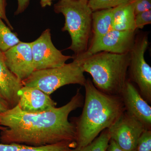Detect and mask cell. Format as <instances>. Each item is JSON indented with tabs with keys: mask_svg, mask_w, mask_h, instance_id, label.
Returning <instances> with one entry per match:
<instances>
[{
	"mask_svg": "<svg viewBox=\"0 0 151 151\" xmlns=\"http://www.w3.org/2000/svg\"><path fill=\"white\" fill-rule=\"evenodd\" d=\"M83 104L84 97L78 89L67 104L42 113H26L17 105L0 113V125L5 127L1 131L0 141L2 144L31 147L63 142L76 143L75 126L68 121V116Z\"/></svg>",
	"mask_w": 151,
	"mask_h": 151,
	"instance_id": "obj_1",
	"label": "cell"
},
{
	"mask_svg": "<svg viewBox=\"0 0 151 151\" xmlns=\"http://www.w3.org/2000/svg\"><path fill=\"white\" fill-rule=\"evenodd\" d=\"M84 86L85 97L83 110L78 117L72 118L76 141L74 148L92 142L104 130L112 126L125 111L120 95H111L97 89L89 78Z\"/></svg>",
	"mask_w": 151,
	"mask_h": 151,
	"instance_id": "obj_2",
	"label": "cell"
},
{
	"mask_svg": "<svg viewBox=\"0 0 151 151\" xmlns=\"http://www.w3.org/2000/svg\"><path fill=\"white\" fill-rule=\"evenodd\" d=\"M73 57L84 73L90 74L97 89L111 95L121 94L128 80L129 52L116 54L102 52L89 56Z\"/></svg>",
	"mask_w": 151,
	"mask_h": 151,
	"instance_id": "obj_3",
	"label": "cell"
},
{
	"mask_svg": "<svg viewBox=\"0 0 151 151\" xmlns=\"http://www.w3.org/2000/svg\"><path fill=\"white\" fill-rule=\"evenodd\" d=\"M54 10L65 18L62 31L68 32L71 40L67 49L72 50L74 56L84 53L92 36L93 12L88 0H60L54 5Z\"/></svg>",
	"mask_w": 151,
	"mask_h": 151,
	"instance_id": "obj_4",
	"label": "cell"
},
{
	"mask_svg": "<svg viewBox=\"0 0 151 151\" xmlns=\"http://www.w3.org/2000/svg\"><path fill=\"white\" fill-rule=\"evenodd\" d=\"M86 79L76 60L60 67L35 70L22 81L23 86L35 87L50 95L65 85L84 86Z\"/></svg>",
	"mask_w": 151,
	"mask_h": 151,
	"instance_id": "obj_5",
	"label": "cell"
},
{
	"mask_svg": "<svg viewBox=\"0 0 151 151\" xmlns=\"http://www.w3.org/2000/svg\"><path fill=\"white\" fill-rule=\"evenodd\" d=\"M147 34L136 35L134 44L129 52L130 63L128 70L131 82L137 85L139 92L148 103H151V67L146 62L145 54L148 46Z\"/></svg>",
	"mask_w": 151,
	"mask_h": 151,
	"instance_id": "obj_6",
	"label": "cell"
},
{
	"mask_svg": "<svg viewBox=\"0 0 151 151\" xmlns=\"http://www.w3.org/2000/svg\"><path fill=\"white\" fill-rule=\"evenodd\" d=\"M35 70L60 67L73 56L64 55L55 46L50 30L47 29L36 40L30 42Z\"/></svg>",
	"mask_w": 151,
	"mask_h": 151,
	"instance_id": "obj_7",
	"label": "cell"
},
{
	"mask_svg": "<svg viewBox=\"0 0 151 151\" xmlns=\"http://www.w3.org/2000/svg\"><path fill=\"white\" fill-rule=\"evenodd\" d=\"M137 31L111 30L100 37L91 40L86 52L78 55L87 56L102 52L129 53L134 44Z\"/></svg>",
	"mask_w": 151,
	"mask_h": 151,
	"instance_id": "obj_8",
	"label": "cell"
},
{
	"mask_svg": "<svg viewBox=\"0 0 151 151\" xmlns=\"http://www.w3.org/2000/svg\"><path fill=\"white\" fill-rule=\"evenodd\" d=\"M111 139L124 151H135L138 141L145 127L124 111L108 129Z\"/></svg>",
	"mask_w": 151,
	"mask_h": 151,
	"instance_id": "obj_9",
	"label": "cell"
},
{
	"mask_svg": "<svg viewBox=\"0 0 151 151\" xmlns=\"http://www.w3.org/2000/svg\"><path fill=\"white\" fill-rule=\"evenodd\" d=\"M3 53L6 65L22 82L35 71L30 42L21 41Z\"/></svg>",
	"mask_w": 151,
	"mask_h": 151,
	"instance_id": "obj_10",
	"label": "cell"
},
{
	"mask_svg": "<svg viewBox=\"0 0 151 151\" xmlns=\"http://www.w3.org/2000/svg\"><path fill=\"white\" fill-rule=\"evenodd\" d=\"M120 95L126 112L142 123L146 129L151 130V107L132 82L127 80Z\"/></svg>",
	"mask_w": 151,
	"mask_h": 151,
	"instance_id": "obj_11",
	"label": "cell"
},
{
	"mask_svg": "<svg viewBox=\"0 0 151 151\" xmlns=\"http://www.w3.org/2000/svg\"><path fill=\"white\" fill-rule=\"evenodd\" d=\"M18 95V106L26 113H42L56 107L57 103L50 95L35 87L23 86L19 90Z\"/></svg>",
	"mask_w": 151,
	"mask_h": 151,
	"instance_id": "obj_12",
	"label": "cell"
},
{
	"mask_svg": "<svg viewBox=\"0 0 151 151\" xmlns=\"http://www.w3.org/2000/svg\"><path fill=\"white\" fill-rule=\"evenodd\" d=\"M23 86L22 82L6 65L3 52L0 51V96L9 109L18 105V92Z\"/></svg>",
	"mask_w": 151,
	"mask_h": 151,
	"instance_id": "obj_13",
	"label": "cell"
},
{
	"mask_svg": "<svg viewBox=\"0 0 151 151\" xmlns=\"http://www.w3.org/2000/svg\"><path fill=\"white\" fill-rule=\"evenodd\" d=\"M134 3L132 1L113 9V29L136 31Z\"/></svg>",
	"mask_w": 151,
	"mask_h": 151,
	"instance_id": "obj_14",
	"label": "cell"
},
{
	"mask_svg": "<svg viewBox=\"0 0 151 151\" xmlns=\"http://www.w3.org/2000/svg\"><path fill=\"white\" fill-rule=\"evenodd\" d=\"M113 9L93 12L92 40L100 37L113 29Z\"/></svg>",
	"mask_w": 151,
	"mask_h": 151,
	"instance_id": "obj_15",
	"label": "cell"
},
{
	"mask_svg": "<svg viewBox=\"0 0 151 151\" xmlns=\"http://www.w3.org/2000/svg\"><path fill=\"white\" fill-rule=\"evenodd\" d=\"M12 30L0 19V51L3 53L21 42L17 34Z\"/></svg>",
	"mask_w": 151,
	"mask_h": 151,
	"instance_id": "obj_16",
	"label": "cell"
},
{
	"mask_svg": "<svg viewBox=\"0 0 151 151\" xmlns=\"http://www.w3.org/2000/svg\"><path fill=\"white\" fill-rule=\"evenodd\" d=\"M110 139V134L106 129L89 145L80 148L72 149V151H107Z\"/></svg>",
	"mask_w": 151,
	"mask_h": 151,
	"instance_id": "obj_17",
	"label": "cell"
},
{
	"mask_svg": "<svg viewBox=\"0 0 151 151\" xmlns=\"http://www.w3.org/2000/svg\"><path fill=\"white\" fill-rule=\"evenodd\" d=\"M75 146V143L63 142L39 147L26 146L18 151H72Z\"/></svg>",
	"mask_w": 151,
	"mask_h": 151,
	"instance_id": "obj_18",
	"label": "cell"
},
{
	"mask_svg": "<svg viewBox=\"0 0 151 151\" xmlns=\"http://www.w3.org/2000/svg\"><path fill=\"white\" fill-rule=\"evenodd\" d=\"M131 0H88V5L92 12L113 9L129 2Z\"/></svg>",
	"mask_w": 151,
	"mask_h": 151,
	"instance_id": "obj_19",
	"label": "cell"
},
{
	"mask_svg": "<svg viewBox=\"0 0 151 151\" xmlns=\"http://www.w3.org/2000/svg\"><path fill=\"white\" fill-rule=\"evenodd\" d=\"M135 151H151V130L144 131L139 139Z\"/></svg>",
	"mask_w": 151,
	"mask_h": 151,
	"instance_id": "obj_20",
	"label": "cell"
},
{
	"mask_svg": "<svg viewBox=\"0 0 151 151\" xmlns=\"http://www.w3.org/2000/svg\"><path fill=\"white\" fill-rule=\"evenodd\" d=\"M135 24L137 29H142L146 25L151 24V10L145 11L136 15Z\"/></svg>",
	"mask_w": 151,
	"mask_h": 151,
	"instance_id": "obj_21",
	"label": "cell"
},
{
	"mask_svg": "<svg viewBox=\"0 0 151 151\" xmlns=\"http://www.w3.org/2000/svg\"><path fill=\"white\" fill-rule=\"evenodd\" d=\"M134 4L135 15L140 13L151 10V0H131Z\"/></svg>",
	"mask_w": 151,
	"mask_h": 151,
	"instance_id": "obj_22",
	"label": "cell"
},
{
	"mask_svg": "<svg viewBox=\"0 0 151 151\" xmlns=\"http://www.w3.org/2000/svg\"><path fill=\"white\" fill-rule=\"evenodd\" d=\"M6 0H0V19H2L6 24L12 30L13 27L10 22L9 21L6 15Z\"/></svg>",
	"mask_w": 151,
	"mask_h": 151,
	"instance_id": "obj_23",
	"label": "cell"
},
{
	"mask_svg": "<svg viewBox=\"0 0 151 151\" xmlns=\"http://www.w3.org/2000/svg\"><path fill=\"white\" fill-rule=\"evenodd\" d=\"M24 145L17 144H0V151H18L19 149L24 147Z\"/></svg>",
	"mask_w": 151,
	"mask_h": 151,
	"instance_id": "obj_24",
	"label": "cell"
},
{
	"mask_svg": "<svg viewBox=\"0 0 151 151\" xmlns=\"http://www.w3.org/2000/svg\"><path fill=\"white\" fill-rule=\"evenodd\" d=\"M29 1L30 0H17V9L15 12V15H17L22 13L28 6Z\"/></svg>",
	"mask_w": 151,
	"mask_h": 151,
	"instance_id": "obj_25",
	"label": "cell"
},
{
	"mask_svg": "<svg viewBox=\"0 0 151 151\" xmlns=\"http://www.w3.org/2000/svg\"><path fill=\"white\" fill-rule=\"evenodd\" d=\"M107 151H124L112 139H110Z\"/></svg>",
	"mask_w": 151,
	"mask_h": 151,
	"instance_id": "obj_26",
	"label": "cell"
},
{
	"mask_svg": "<svg viewBox=\"0 0 151 151\" xmlns=\"http://www.w3.org/2000/svg\"><path fill=\"white\" fill-rule=\"evenodd\" d=\"M55 0H40V4L42 7H45L47 6H50L52 1Z\"/></svg>",
	"mask_w": 151,
	"mask_h": 151,
	"instance_id": "obj_27",
	"label": "cell"
},
{
	"mask_svg": "<svg viewBox=\"0 0 151 151\" xmlns=\"http://www.w3.org/2000/svg\"><path fill=\"white\" fill-rule=\"evenodd\" d=\"M8 109L9 108L7 105L0 100V113L6 112Z\"/></svg>",
	"mask_w": 151,
	"mask_h": 151,
	"instance_id": "obj_28",
	"label": "cell"
},
{
	"mask_svg": "<svg viewBox=\"0 0 151 151\" xmlns=\"http://www.w3.org/2000/svg\"><path fill=\"white\" fill-rule=\"evenodd\" d=\"M5 128V127H3L2 126H1V125H0V130H1H1H4Z\"/></svg>",
	"mask_w": 151,
	"mask_h": 151,
	"instance_id": "obj_29",
	"label": "cell"
},
{
	"mask_svg": "<svg viewBox=\"0 0 151 151\" xmlns=\"http://www.w3.org/2000/svg\"><path fill=\"white\" fill-rule=\"evenodd\" d=\"M0 100H1V101L2 102H4V103H5V102H4V101H3V100H2V98H1V96H0ZM5 104H6V103H5Z\"/></svg>",
	"mask_w": 151,
	"mask_h": 151,
	"instance_id": "obj_30",
	"label": "cell"
}]
</instances>
